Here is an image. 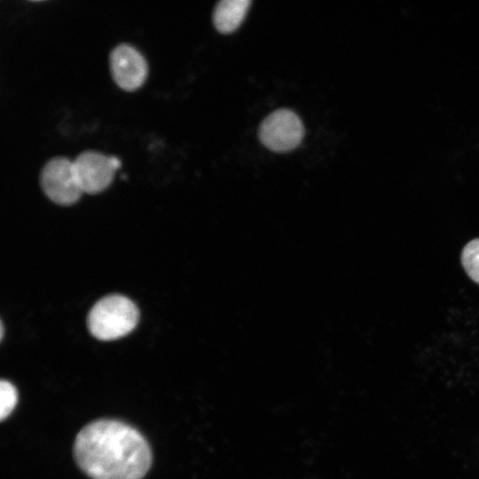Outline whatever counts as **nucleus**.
I'll return each mask as SVG.
<instances>
[{"mask_svg":"<svg viewBox=\"0 0 479 479\" xmlns=\"http://www.w3.org/2000/svg\"><path fill=\"white\" fill-rule=\"evenodd\" d=\"M460 259L468 277L479 285V238L466 244L461 251Z\"/></svg>","mask_w":479,"mask_h":479,"instance_id":"obj_8","label":"nucleus"},{"mask_svg":"<svg viewBox=\"0 0 479 479\" xmlns=\"http://www.w3.org/2000/svg\"><path fill=\"white\" fill-rule=\"evenodd\" d=\"M120 161L95 151H84L73 161L75 174L82 192H101L111 184Z\"/></svg>","mask_w":479,"mask_h":479,"instance_id":"obj_5","label":"nucleus"},{"mask_svg":"<svg viewBox=\"0 0 479 479\" xmlns=\"http://www.w3.org/2000/svg\"><path fill=\"white\" fill-rule=\"evenodd\" d=\"M109 67L114 82L126 91L139 88L148 70L143 55L127 43H120L110 51Z\"/></svg>","mask_w":479,"mask_h":479,"instance_id":"obj_6","label":"nucleus"},{"mask_svg":"<svg viewBox=\"0 0 479 479\" xmlns=\"http://www.w3.org/2000/svg\"><path fill=\"white\" fill-rule=\"evenodd\" d=\"M74 456L92 479H142L153 459L143 435L115 420H98L83 427L75 437Z\"/></svg>","mask_w":479,"mask_h":479,"instance_id":"obj_1","label":"nucleus"},{"mask_svg":"<svg viewBox=\"0 0 479 479\" xmlns=\"http://www.w3.org/2000/svg\"><path fill=\"white\" fill-rule=\"evenodd\" d=\"M0 327H1V339H2L3 336H4V325H3V323L1 324Z\"/></svg>","mask_w":479,"mask_h":479,"instance_id":"obj_10","label":"nucleus"},{"mask_svg":"<svg viewBox=\"0 0 479 479\" xmlns=\"http://www.w3.org/2000/svg\"><path fill=\"white\" fill-rule=\"evenodd\" d=\"M249 0H223L216 4L213 12V22L222 34L235 31L244 20L249 9Z\"/></svg>","mask_w":479,"mask_h":479,"instance_id":"obj_7","label":"nucleus"},{"mask_svg":"<svg viewBox=\"0 0 479 479\" xmlns=\"http://www.w3.org/2000/svg\"><path fill=\"white\" fill-rule=\"evenodd\" d=\"M304 126L292 110L280 108L267 115L258 129V137L268 149L288 153L295 149L304 137Z\"/></svg>","mask_w":479,"mask_h":479,"instance_id":"obj_3","label":"nucleus"},{"mask_svg":"<svg viewBox=\"0 0 479 479\" xmlns=\"http://www.w3.org/2000/svg\"><path fill=\"white\" fill-rule=\"evenodd\" d=\"M139 310L128 297L113 294L102 297L90 309L87 316V327L90 334L100 341L122 338L137 326Z\"/></svg>","mask_w":479,"mask_h":479,"instance_id":"obj_2","label":"nucleus"},{"mask_svg":"<svg viewBox=\"0 0 479 479\" xmlns=\"http://www.w3.org/2000/svg\"><path fill=\"white\" fill-rule=\"evenodd\" d=\"M39 181L44 194L61 206L75 203L82 193L75 174L73 161L66 157L50 159L40 172Z\"/></svg>","mask_w":479,"mask_h":479,"instance_id":"obj_4","label":"nucleus"},{"mask_svg":"<svg viewBox=\"0 0 479 479\" xmlns=\"http://www.w3.org/2000/svg\"><path fill=\"white\" fill-rule=\"evenodd\" d=\"M0 418L4 420L15 408L18 401V393L15 387L7 381H1L0 383Z\"/></svg>","mask_w":479,"mask_h":479,"instance_id":"obj_9","label":"nucleus"}]
</instances>
